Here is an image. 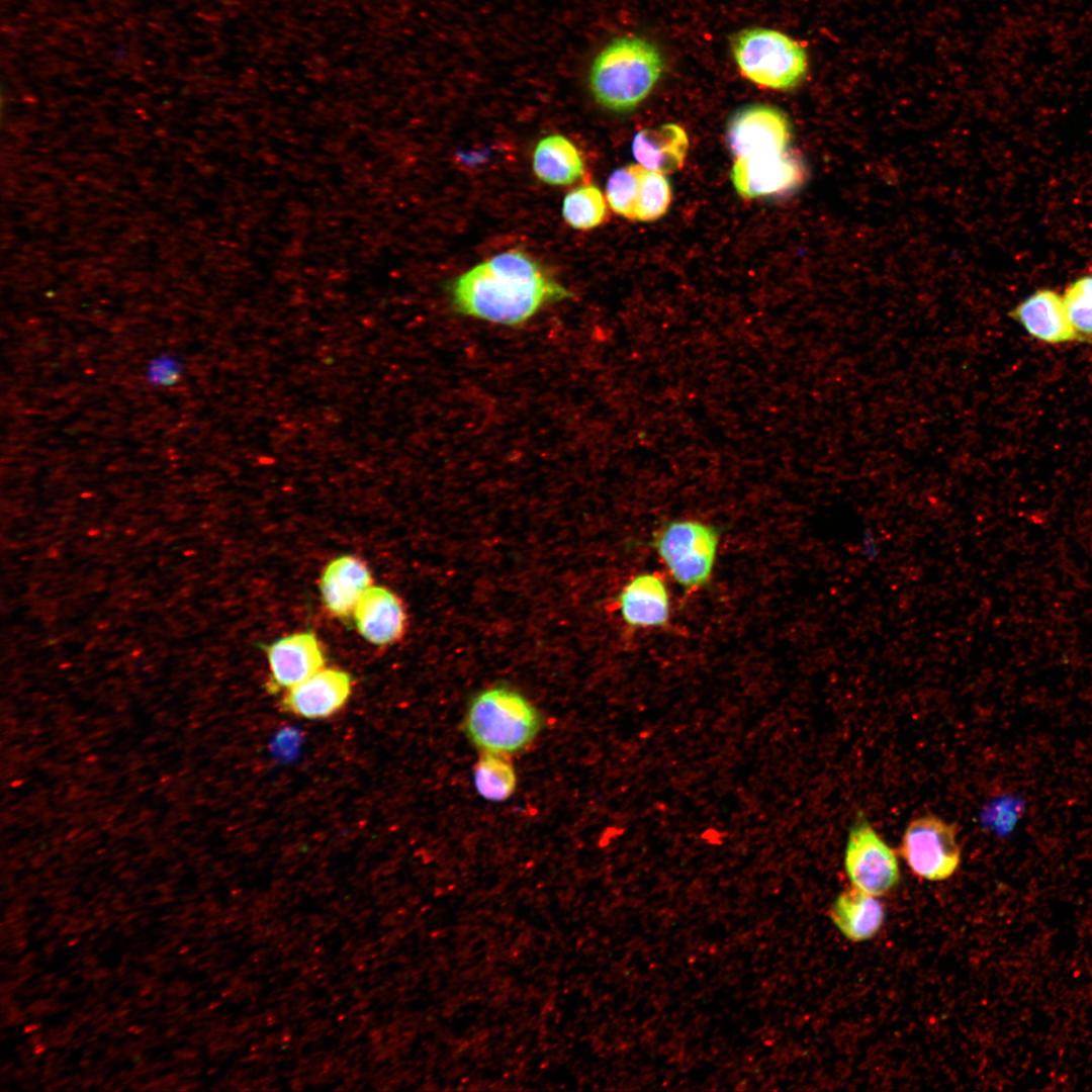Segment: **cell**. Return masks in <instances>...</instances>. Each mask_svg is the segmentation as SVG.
Returning <instances> with one entry per match:
<instances>
[{
    "label": "cell",
    "instance_id": "cell-1",
    "mask_svg": "<svg viewBox=\"0 0 1092 1092\" xmlns=\"http://www.w3.org/2000/svg\"><path fill=\"white\" fill-rule=\"evenodd\" d=\"M447 290L458 313L510 327L572 296L538 261L517 250L473 266L451 280Z\"/></svg>",
    "mask_w": 1092,
    "mask_h": 1092
},
{
    "label": "cell",
    "instance_id": "cell-2",
    "mask_svg": "<svg viewBox=\"0 0 1092 1092\" xmlns=\"http://www.w3.org/2000/svg\"><path fill=\"white\" fill-rule=\"evenodd\" d=\"M663 62L656 47L638 36L609 42L595 58L588 82L596 101L615 112L634 109L659 80Z\"/></svg>",
    "mask_w": 1092,
    "mask_h": 1092
},
{
    "label": "cell",
    "instance_id": "cell-3",
    "mask_svg": "<svg viewBox=\"0 0 1092 1092\" xmlns=\"http://www.w3.org/2000/svg\"><path fill=\"white\" fill-rule=\"evenodd\" d=\"M542 717L516 689L494 686L477 692L467 705L463 731L482 752L511 755L524 750L540 734Z\"/></svg>",
    "mask_w": 1092,
    "mask_h": 1092
},
{
    "label": "cell",
    "instance_id": "cell-4",
    "mask_svg": "<svg viewBox=\"0 0 1092 1092\" xmlns=\"http://www.w3.org/2000/svg\"><path fill=\"white\" fill-rule=\"evenodd\" d=\"M719 529L697 519H673L661 525L650 541L672 580L685 592L711 581L718 557Z\"/></svg>",
    "mask_w": 1092,
    "mask_h": 1092
},
{
    "label": "cell",
    "instance_id": "cell-5",
    "mask_svg": "<svg viewBox=\"0 0 1092 1092\" xmlns=\"http://www.w3.org/2000/svg\"><path fill=\"white\" fill-rule=\"evenodd\" d=\"M732 52L741 74L765 88H795L808 72L805 48L778 30L760 27L745 29L733 40Z\"/></svg>",
    "mask_w": 1092,
    "mask_h": 1092
},
{
    "label": "cell",
    "instance_id": "cell-6",
    "mask_svg": "<svg viewBox=\"0 0 1092 1092\" xmlns=\"http://www.w3.org/2000/svg\"><path fill=\"white\" fill-rule=\"evenodd\" d=\"M899 851L911 872L927 881L950 878L961 863L962 849L956 826L931 814L916 817L908 823Z\"/></svg>",
    "mask_w": 1092,
    "mask_h": 1092
},
{
    "label": "cell",
    "instance_id": "cell-7",
    "mask_svg": "<svg viewBox=\"0 0 1092 1092\" xmlns=\"http://www.w3.org/2000/svg\"><path fill=\"white\" fill-rule=\"evenodd\" d=\"M844 867L852 886L875 897L889 893L900 879L895 851L864 817L849 830Z\"/></svg>",
    "mask_w": 1092,
    "mask_h": 1092
},
{
    "label": "cell",
    "instance_id": "cell-8",
    "mask_svg": "<svg viewBox=\"0 0 1092 1092\" xmlns=\"http://www.w3.org/2000/svg\"><path fill=\"white\" fill-rule=\"evenodd\" d=\"M726 136L735 158L781 155L789 151L792 125L781 109L752 104L731 116Z\"/></svg>",
    "mask_w": 1092,
    "mask_h": 1092
},
{
    "label": "cell",
    "instance_id": "cell-9",
    "mask_svg": "<svg viewBox=\"0 0 1092 1092\" xmlns=\"http://www.w3.org/2000/svg\"><path fill=\"white\" fill-rule=\"evenodd\" d=\"M730 178L741 197L754 199L797 189L806 179V169L788 151L774 156L735 158Z\"/></svg>",
    "mask_w": 1092,
    "mask_h": 1092
},
{
    "label": "cell",
    "instance_id": "cell-10",
    "mask_svg": "<svg viewBox=\"0 0 1092 1092\" xmlns=\"http://www.w3.org/2000/svg\"><path fill=\"white\" fill-rule=\"evenodd\" d=\"M616 606L622 621L633 630L661 629L670 622V594L656 572L631 576L619 592Z\"/></svg>",
    "mask_w": 1092,
    "mask_h": 1092
},
{
    "label": "cell",
    "instance_id": "cell-11",
    "mask_svg": "<svg viewBox=\"0 0 1092 1092\" xmlns=\"http://www.w3.org/2000/svg\"><path fill=\"white\" fill-rule=\"evenodd\" d=\"M352 692L351 675L340 668L323 667L286 691L284 711L309 720L326 719L340 711Z\"/></svg>",
    "mask_w": 1092,
    "mask_h": 1092
},
{
    "label": "cell",
    "instance_id": "cell-12",
    "mask_svg": "<svg viewBox=\"0 0 1092 1092\" xmlns=\"http://www.w3.org/2000/svg\"><path fill=\"white\" fill-rule=\"evenodd\" d=\"M269 690H289L325 667L322 645L312 632L284 636L266 647Z\"/></svg>",
    "mask_w": 1092,
    "mask_h": 1092
},
{
    "label": "cell",
    "instance_id": "cell-13",
    "mask_svg": "<svg viewBox=\"0 0 1092 1092\" xmlns=\"http://www.w3.org/2000/svg\"><path fill=\"white\" fill-rule=\"evenodd\" d=\"M1009 316L1018 323L1032 338L1050 345L1086 343L1073 328L1063 297L1056 290H1035L1010 311Z\"/></svg>",
    "mask_w": 1092,
    "mask_h": 1092
},
{
    "label": "cell",
    "instance_id": "cell-14",
    "mask_svg": "<svg viewBox=\"0 0 1092 1092\" xmlns=\"http://www.w3.org/2000/svg\"><path fill=\"white\" fill-rule=\"evenodd\" d=\"M352 615L361 636L376 645L391 644L404 632L403 606L392 592L382 586L371 585L358 601Z\"/></svg>",
    "mask_w": 1092,
    "mask_h": 1092
},
{
    "label": "cell",
    "instance_id": "cell-15",
    "mask_svg": "<svg viewBox=\"0 0 1092 1092\" xmlns=\"http://www.w3.org/2000/svg\"><path fill=\"white\" fill-rule=\"evenodd\" d=\"M371 581L370 572L360 559L350 555L334 559L325 568L320 581L325 608L337 617L351 615Z\"/></svg>",
    "mask_w": 1092,
    "mask_h": 1092
},
{
    "label": "cell",
    "instance_id": "cell-16",
    "mask_svg": "<svg viewBox=\"0 0 1092 1092\" xmlns=\"http://www.w3.org/2000/svg\"><path fill=\"white\" fill-rule=\"evenodd\" d=\"M688 149V134L675 123L641 129L632 142L633 156L638 164L664 175L682 167Z\"/></svg>",
    "mask_w": 1092,
    "mask_h": 1092
},
{
    "label": "cell",
    "instance_id": "cell-17",
    "mask_svg": "<svg viewBox=\"0 0 1092 1092\" xmlns=\"http://www.w3.org/2000/svg\"><path fill=\"white\" fill-rule=\"evenodd\" d=\"M830 916L847 939L858 942L879 932L885 920V908L875 896L852 886L836 897Z\"/></svg>",
    "mask_w": 1092,
    "mask_h": 1092
},
{
    "label": "cell",
    "instance_id": "cell-18",
    "mask_svg": "<svg viewBox=\"0 0 1092 1092\" xmlns=\"http://www.w3.org/2000/svg\"><path fill=\"white\" fill-rule=\"evenodd\" d=\"M536 177L549 185L572 184L584 174V161L576 146L562 134L541 139L533 153Z\"/></svg>",
    "mask_w": 1092,
    "mask_h": 1092
},
{
    "label": "cell",
    "instance_id": "cell-19",
    "mask_svg": "<svg viewBox=\"0 0 1092 1092\" xmlns=\"http://www.w3.org/2000/svg\"><path fill=\"white\" fill-rule=\"evenodd\" d=\"M473 785L477 794L490 802H504L517 788V774L509 755L482 752L473 767Z\"/></svg>",
    "mask_w": 1092,
    "mask_h": 1092
},
{
    "label": "cell",
    "instance_id": "cell-20",
    "mask_svg": "<svg viewBox=\"0 0 1092 1092\" xmlns=\"http://www.w3.org/2000/svg\"><path fill=\"white\" fill-rule=\"evenodd\" d=\"M562 215L575 230L587 231L604 223L608 207L601 189L587 184L568 192L562 202Z\"/></svg>",
    "mask_w": 1092,
    "mask_h": 1092
},
{
    "label": "cell",
    "instance_id": "cell-21",
    "mask_svg": "<svg viewBox=\"0 0 1092 1092\" xmlns=\"http://www.w3.org/2000/svg\"><path fill=\"white\" fill-rule=\"evenodd\" d=\"M645 168L629 164L616 169L609 177L606 198L610 207L619 215L636 220V206Z\"/></svg>",
    "mask_w": 1092,
    "mask_h": 1092
},
{
    "label": "cell",
    "instance_id": "cell-22",
    "mask_svg": "<svg viewBox=\"0 0 1092 1092\" xmlns=\"http://www.w3.org/2000/svg\"><path fill=\"white\" fill-rule=\"evenodd\" d=\"M1062 297L1073 328L1086 343L1092 344V274L1070 282Z\"/></svg>",
    "mask_w": 1092,
    "mask_h": 1092
},
{
    "label": "cell",
    "instance_id": "cell-23",
    "mask_svg": "<svg viewBox=\"0 0 1092 1092\" xmlns=\"http://www.w3.org/2000/svg\"><path fill=\"white\" fill-rule=\"evenodd\" d=\"M1026 811V800L1017 794H1002L991 800L982 813L983 823L994 834L1010 837L1017 829Z\"/></svg>",
    "mask_w": 1092,
    "mask_h": 1092
},
{
    "label": "cell",
    "instance_id": "cell-24",
    "mask_svg": "<svg viewBox=\"0 0 1092 1092\" xmlns=\"http://www.w3.org/2000/svg\"><path fill=\"white\" fill-rule=\"evenodd\" d=\"M670 202L671 188L665 175L645 169L636 206V220L653 221L660 218Z\"/></svg>",
    "mask_w": 1092,
    "mask_h": 1092
},
{
    "label": "cell",
    "instance_id": "cell-25",
    "mask_svg": "<svg viewBox=\"0 0 1092 1092\" xmlns=\"http://www.w3.org/2000/svg\"><path fill=\"white\" fill-rule=\"evenodd\" d=\"M859 549L863 557L869 560L875 559L880 553V543L876 535L866 530L860 538Z\"/></svg>",
    "mask_w": 1092,
    "mask_h": 1092
}]
</instances>
